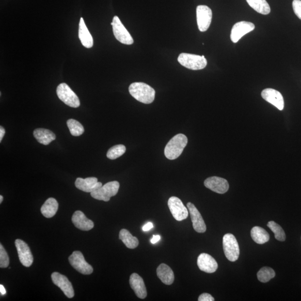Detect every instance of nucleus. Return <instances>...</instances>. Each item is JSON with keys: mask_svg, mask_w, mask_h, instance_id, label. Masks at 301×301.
<instances>
[{"mask_svg": "<svg viewBox=\"0 0 301 301\" xmlns=\"http://www.w3.org/2000/svg\"><path fill=\"white\" fill-rule=\"evenodd\" d=\"M129 92L134 98L144 104H150L155 98V91L146 83H133L129 85Z\"/></svg>", "mask_w": 301, "mask_h": 301, "instance_id": "obj_1", "label": "nucleus"}, {"mask_svg": "<svg viewBox=\"0 0 301 301\" xmlns=\"http://www.w3.org/2000/svg\"><path fill=\"white\" fill-rule=\"evenodd\" d=\"M187 137L184 134L174 136L167 144L165 148V155L167 158L173 160L181 155L188 144Z\"/></svg>", "mask_w": 301, "mask_h": 301, "instance_id": "obj_2", "label": "nucleus"}, {"mask_svg": "<svg viewBox=\"0 0 301 301\" xmlns=\"http://www.w3.org/2000/svg\"><path fill=\"white\" fill-rule=\"evenodd\" d=\"M177 61L181 65L193 70L203 69L207 65L206 59L204 55L181 53L178 56Z\"/></svg>", "mask_w": 301, "mask_h": 301, "instance_id": "obj_3", "label": "nucleus"}, {"mask_svg": "<svg viewBox=\"0 0 301 301\" xmlns=\"http://www.w3.org/2000/svg\"><path fill=\"white\" fill-rule=\"evenodd\" d=\"M223 250L226 258L236 262L239 258L240 250L238 243L232 234H226L222 239Z\"/></svg>", "mask_w": 301, "mask_h": 301, "instance_id": "obj_4", "label": "nucleus"}, {"mask_svg": "<svg viewBox=\"0 0 301 301\" xmlns=\"http://www.w3.org/2000/svg\"><path fill=\"white\" fill-rule=\"evenodd\" d=\"M119 189L120 183L118 181H111L91 192V195L92 198L96 200L107 202L110 200L111 197L117 194Z\"/></svg>", "mask_w": 301, "mask_h": 301, "instance_id": "obj_5", "label": "nucleus"}, {"mask_svg": "<svg viewBox=\"0 0 301 301\" xmlns=\"http://www.w3.org/2000/svg\"><path fill=\"white\" fill-rule=\"evenodd\" d=\"M57 94L59 98L67 106L73 108L80 106L79 98L68 84L64 83L59 84L57 89Z\"/></svg>", "mask_w": 301, "mask_h": 301, "instance_id": "obj_6", "label": "nucleus"}, {"mask_svg": "<svg viewBox=\"0 0 301 301\" xmlns=\"http://www.w3.org/2000/svg\"><path fill=\"white\" fill-rule=\"evenodd\" d=\"M111 25L113 27V32L115 38L122 44L126 45H131L134 41L132 36L125 26L122 23L120 18L115 16L113 18Z\"/></svg>", "mask_w": 301, "mask_h": 301, "instance_id": "obj_7", "label": "nucleus"}, {"mask_svg": "<svg viewBox=\"0 0 301 301\" xmlns=\"http://www.w3.org/2000/svg\"><path fill=\"white\" fill-rule=\"evenodd\" d=\"M69 261L70 265L78 272L88 275L94 272L93 267L85 261L83 254L80 251L74 252L69 256Z\"/></svg>", "mask_w": 301, "mask_h": 301, "instance_id": "obj_8", "label": "nucleus"}, {"mask_svg": "<svg viewBox=\"0 0 301 301\" xmlns=\"http://www.w3.org/2000/svg\"><path fill=\"white\" fill-rule=\"evenodd\" d=\"M213 13L209 7L206 5H199L196 8L197 22L199 31L206 32L210 27Z\"/></svg>", "mask_w": 301, "mask_h": 301, "instance_id": "obj_9", "label": "nucleus"}, {"mask_svg": "<svg viewBox=\"0 0 301 301\" xmlns=\"http://www.w3.org/2000/svg\"><path fill=\"white\" fill-rule=\"evenodd\" d=\"M168 206L171 213L176 221L180 222L188 217V210L177 197H171L168 201Z\"/></svg>", "mask_w": 301, "mask_h": 301, "instance_id": "obj_10", "label": "nucleus"}, {"mask_svg": "<svg viewBox=\"0 0 301 301\" xmlns=\"http://www.w3.org/2000/svg\"><path fill=\"white\" fill-rule=\"evenodd\" d=\"M254 29L255 25L252 22L244 21L237 22L232 29L230 38L234 43H236L244 35L254 31Z\"/></svg>", "mask_w": 301, "mask_h": 301, "instance_id": "obj_11", "label": "nucleus"}, {"mask_svg": "<svg viewBox=\"0 0 301 301\" xmlns=\"http://www.w3.org/2000/svg\"><path fill=\"white\" fill-rule=\"evenodd\" d=\"M15 243L22 265L26 267H31L33 263V258L29 245L20 239H16Z\"/></svg>", "mask_w": 301, "mask_h": 301, "instance_id": "obj_12", "label": "nucleus"}, {"mask_svg": "<svg viewBox=\"0 0 301 301\" xmlns=\"http://www.w3.org/2000/svg\"><path fill=\"white\" fill-rule=\"evenodd\" d=\"M51 279L54 284L60 288L68 298H73L74 296V289L68 278L58 272H54L51 274Z\"/></svg>", "mask_w": 301, "mask_h": 301, "instance_id": "obj_13", "label": "nucleus"}, {"mask_svg": "<svg viewBox=\"0 0 301 301\" xmlns=\"http://www.w3.org/2000/svg\"><path fill=\"white\" fill-rule=\"evenodd\" d=\"M261 95L264 99L272 104L279 110L282 111L284 110L285 107L284 99L280 92L275 90L274 89L267 88L264 89Z\"/></svg>", "mask_w": 301, "mask_h": 301, "instance_id": "obj_14", "label": "nucleus"}, {"mask_svg": "<svg viewBox=\"0 0 301 301\" xmlns=\"http://www.w3.org/2000/svg\"><path fill=\"white\" fill-rule=\"evenodd\" d=\"M204 185L211 191L221 194L227 192L229 188L227 180L217 176L207 178L204 181Z\"/></svg>", "mask_w": 301, "mask_h": 301, "instance_id": "obj_15", "label": "nucleus"}, {"mask_svg": "<svg viewBox=\"0 0 301 301\" xmlns=\"http://www.w3.org/2000/svg\"><path fill=\"white\" fill-rule=\"evenodd\" d=\"M188 209L190 214L193 228L196 232L199 233H205L206 230V226L202 215L196 206L191 203L187 204Z\"/></svg>", "mask_w": 301, "mask_h": 301, "instance_id": "obj_16", "label": "nucleus"}, {"mask_svg": "<svg viewBox=\"0 0 301 301\" xmlns=\"http://www.w3.org/2000/svg\"><path fill=\"white\" fill-rule=\"evenodd\" d=\"M197 264L201 270L208 273H214L218 267V263L213 256L206 253L199 255Z\"/></svg>", "mask_w": 301, "mask_h": 301, "instance_id": "obj_17", "label": "nucleus"}, {"mask_svg": "<svg viewBox=\"0 0 301 301\" xmlns=\"http://www.w3.org/2000/svg\"><path fill=\"white\" fill-rule=\"evenodd\" d=\"M77 189L85 192H92L102 187V184L98 182L96 177L82 178L78 177L75 182Z\"/></svg>", "mask_w": 301, "mask_h": 301, "instance_id": "obj_18", "label": "nucleus"}, {"mask_svg": "<svg viewBox=\"0 0 301 301\" xmlns=\"http://www.w3.org/2000/svg\"><path fill=\"white\" fill-rule=\"evenodd\" d=\"M129 284L139 298L144 299L147 297V293L144 281L138 274L133 273L129 278Z\"/></svg>", "mask_w": 301, "mask_h": 301, "instance_id": "obj_19", "label": "nucleus"}, {"mask_svg": "<svg viewBox=\"0 0 301 301\" xmlns=\"http://www.w3.org/2000/svg\"><path fill=\"white\" fill-rule=\"evenodd\" d=\"M72 219L76 227L83 231H89L94 227V222L89 220L82 211H76L73 215Z\"/></svg>", "mask_w": 301, "mask_h": 301, "instance_id": "obj_20", "label": "nucleus"}, {"mask_svg": "<svg viewBox=\"0 0 301 301\" xmlns=\"http://www.w3.org/2000/svg\"><path fill=\"white\" fill-rule=\"evenodd\" d=\"M156 272H157L158 277L162 283L166 285H171L173 284L174 279V272L172 269L166 264H161L158 267Z\"/></svg>", "mask_w": 301, "mask_h": 301, "instance_id": "obj_21", "label": "nucleus"}, {"mask_svg": "<svg viewBox=\"0 0 301 301\" xmlns=\"http://www.w3.org/2000/svg\"><path fill=\"white\" fill-rule=\"evenodd\" d=\"M79 38L84 47L91 48L94 46V39L85 24L83 17L80 18L79 22Z\"/></svg>", "mask_w": 301, "mask_h": 301, "instance_id": "obj_22", "label": "nucleus"}, {"mask_svg": "<svg viewBox=\"0 0 301 301\" xmlns=\"http://www.w3.org/2000/svg\"><path fill=\"white\" fill-rule=\"evenodd\" d=\"M33 135L40 143L44 145H48L56 139L55 134L47 129L37 128L33 131Z\"/></svg>", "mask_w": 301, "mask_h": 301, "instance_id": "obj_23", "label": "nucleus"}, {"mask_svg": "<svg viewBox=\"0 0 301 301\" xmlns=\"http://www.w3.org/2000/svg\"><path fill=\"white\" fill-rule=\"evenodd\" d=\"M58 207L59 204L57 201L54 198H50L47 199L43 204L41 208V212L45 217L51 218L57 213Z\"/></svg>", "mask_w": 301, "mask_h": 301, "instance_id": "obj_24", "label": "nucleus"}, {"mask_svg": "<svg viewBox=\"0 0 301 301\" xmlns=\"http://www.w3.org/2000/svg\"><path fill=\"white\" fill-rule=\"evenodd\" d=\"M251 234L252 239L258 244H265L269 240V234L265 229L259 226H254L253 228Z\"/></svg>", "mask_w": 301, "mask_h": 301, "instance_id": "obj_25", "label": "nucleus"}, {"mask_svg": "<svg viewBox=\"0 0 301 301\" xmlns=\"http://www.w3.org/2000/svg\"><path fill=\"white\" fill-rule=\"evenodd\" d=\"M119 239L122 241L126 246L129 249H135L138 247L139 241L136 237L132 236V234L127 229H123L120 232Z\"/></svg>", "mask_w": 301, "mask_h": 301, "instance_id": "obj_26", "label": "nucleus"}, {"mask_svg": "<svg viewBox=\"0 0 301 301\" xmlns=\"http://www.w3.org/2000/svg\"><path fill=\"white\" fill-rule=\"evenodd\" d=\"M249 5L256 12L263 15H268L270 12V6L266 0H246Z\"/></svg>", "mask_w": 301, "mask_h": 301, "instance_id": "obj_27", "label": "nucleus"}, {"mask_svg": "<svg viewBox=\"0 0 301 301\" xmlns=\"http://www.w3.org/2000/svg\"><path fill=\"white\" fill-rule=\"evenodd\" d=\"M275 276H276V273H275L274 270L271 268L267 267L262 268L257 273L258 280L263 283L269 282Z\"/></svg>", "mask_w": 301, "mask_h": 301, "instance_id": "obj_28", "label": "nucleus"}, {"mask_svg": "<svg viewBox=\"0 0 301 301\" xmlns=\"http://www.w3.org/2000/svg\"><path fill=\"white\" fill-rule=\"evenodd\" d=\"M66 124L70 133L73 136H79L82 135L84 132L83 126L81 125L80 122L73 120V119L68 120Z\"/></svg>", "mask_w": 301, "mask_h": 301, "instance_id": "obj_29", "label": "nucleus"}, {"mask_svg": "<svg viewBox=\"0 0 301 301\" xmlns=\"http://www.w3.org/2000/svg\"><path fill=\"white\" fill-rule=\"evenodd\" d=\"M267 226L274 234L275 238L281 241L285 240V232L280 225L277 224L276 222L270 221L268 222Z\"/></svg>", "mask_w": 301, "mask_h": 301, "instance_id": "obj_30", "label": "nucleus"}, {"mask_svg": "<svg viewBox=\"0 0 301 301\" xmlns=\"http://www.w3.org/2000/svg\"><path fill=\"white\" fill-rule=\"evenodd\" d=\"M126 148L123 144H118L111 147L108 151L107 157L110 159H115L121 157L125 153Z\"/></svg>", "mask_w": 301, "mask_h": 301, "instance_id": "obj_31", "label": "nucleus"}, {"mask_svg": "<svg viewBox=\"0 0 301 301\" xmlns=\"http://www.w3.org/2000/svg\"><path fill=\"white\" fill-rule=\"evenodd\" d=\"M9 257L2 245L0 244V268L5 269L9 265Z\"/></svg>", "mask_w": 301, "mask_h": 301, "instance_id": "obj_32", "label": "nucleus"}, {"mask_svg": "<svg viewBox=\"0 0 301 301\" xmlns=\"http://www.w3.org/2000/svg\"><path fill=\"white\" fill-rule=\"evenodd\" d=\"M292 6L296 16L301 20V0H293Z\"/></svg>", "mask_w": 301, "mask_h": 301, "instance_id": "obj_33", "label": "nucleus"}, {"mask_svg": "<svg viewBox=\"0 0 301 301\" xmlns=\"http://www.w3.org/2000/svg\"><path fill=\"white\" fill-rule=\"evenodd\" d=\"M199 301H214L215 299L213 296L209 293H204L201 295L198 299Z\"/></svg>", "mask_w": 301, "mask_h": 301, "instance_id": "obj_34", "label": "nucleus"}, {"mask_svg": "<svg viewBox=\"0 0 301 301\" xmlns=\"http://www.w3.org/2000/svg\"><path fill=\"white\" fill-rule=\"evenodd\" d=\"M154 227V225L152 222H148L147 224H145L143 228V231L147 232L148 230H151Z\"/></svg>", "mask_w": 301, "mask_h": 301, "instance_id": "obj_35", "label": "nucleus"}, {"mask_svg": "<svg viewBox=\"0 0 301 301\" xmlns=\"http://www.w3.org/2000/svg\"><path fill=\"white\" fill-rule=\"evenodd\" d=\"M160 239V236H154L153 238L151 239V242L152 244H155L158 242Z\"/></svg>", "mask_w": 301, "mask_h": 301, "instance_id": "obj_36", "label": "nucleus"}, {"mask_svg": "<svg viewBox=\"0 0 301 301\" xmlns=\"http://www.w3.org/2000/svg\"><path fill=\"white\" fill-rule=\"evenodd\" d=\"M5 134V130L4 128L2 127V126L0 127V142H1L3 136H4Z\"/></svg>", "mask_w": 301, "mask_h": 301, "instance_id": "obj_37", "label": "nucleus"}, {"mask_svg": "<svg viewBox=\"0 0 301 301\" xmlns=\"http://www.w3.org/2000/svg\"><path fill=\"white\" fill-rule=\"evenodd\" d=\"M0 292L2 295H5L6 293V289L2 285H0Z\"/></svg>", "mask_w": 301, "mask_h": 301, "instance_id": "obj_38", "label": "nucleus"}, {"mask_svg": "<svg viewBox=\"0 0 301 301\" xmlns=\"http://www.w3.org/2000/svg\"><path fill=\"white\" fill-rule=\"evenodd\" d=\"M3 201V196L2 195L0 196V203H2Z\"/></svg>", "mask_w": 301, "mask_h": 301, "instance_id": "obj_39", "label": "nucleus"}]
</instances>
